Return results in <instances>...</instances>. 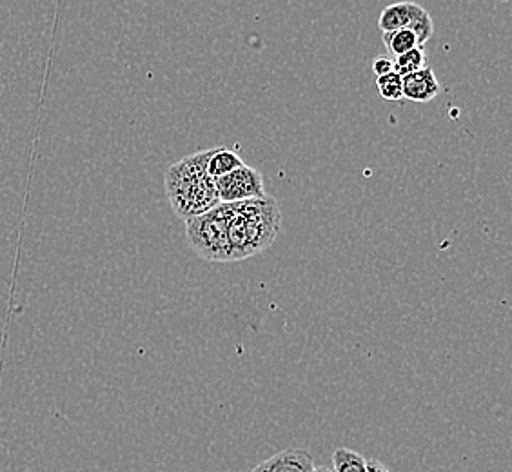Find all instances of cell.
I'll return each mask as SVG.
<instances>
[{"mask_svg": "<svg viewBox=\"0 0 512 472\" xmlns=\"http://www.w3.org/2000/svg\"><path fill=\"white\" fill-rule=\"evenodd\" d=\"M227 236L231 262L246 260L273 246L282 226V215L273 197L251 198L227 204Z\"/></svg>", "mask_w": 512, "mask_h": 472, "instance_id": "obj_1", "label": "cell"}, {"mask_svg": "<svg viewBox=\"0 0 512 472\" xmlns=\"http://www.w3.org/2000/svg\"><path fill=\"white\" fill-rule=\"evenodd\" d=\"M211 149L198 151L169 166L164 189L175 215L182 220L204 215L220 204L217 184L207 173Z\"/></svg>", "mask_w": 512, "mask_h": 472, "instance_id": "obj_2", "label": "cell"}, {"mask_svg": "<svg viewBox=\"0 0 512 472\" xmlns=\"http://www.w3.org/2000/svg\"><path fill=\"white\" fill-rule=\"evenodd\" d=\"M227 204H218L204 215L186 220L188 244L207 262H231V246L227 236Z\"/></svg>", "mask_w": 512, "mask_h": 472, "instance_id": "obj_3", "label": "cell"}, {"mask_svg": "<svg viewBox=\"0 0 512 472\" xmlns=\"http://www.w3.org/2000/svg\"><path fill=\"white\" fill-rule=\"evenodd\" d=\"M215 184H217L220 204H233V202H242L251 198L266 197L262 173L246 164L226 177L217 178Z\"/></svg>", "mask_w": 512, "mask_h": 472, "instance_id": "obj_4", "label": "cell"}, {"mask_svg": "<svg viewBox=\"0 0 512 472\" xmlns=\"http://www.w3.org/2000/svg\"><path fill=\"white\" fill-rule=\"evenodd\" d=\"M249 472H315V463L306 449L289 447L286 451L273 454Z\"/></svg>", "mask_w": 512, "mask_h": 472, "instance_id": "obj_5", "label": "cell"}, {"mask_svg": "<svg viewBox=\"0 0 512 472\" xmlns=\"http://www.w3.org/2000/svg\"><path fill=\"white\" fill-rule=\"evenodd\" d=\"M402 86H404V99L418 102V104L436 99L442 89L433 69L429 66L407 77H402Z\"/></svg>", "mask_w": 512, "mask_h": 472, "instance_id": "obj_6", "label": "cell"}, {"mask_svg": "<svg viewBox=\"0 0 512 472\" xmlns=\"http://www.w3.org/2000/svg\"><path fill=\"white\" fill-rule=\"evenodd\" d=\"M416 2H396L387 6L380 19H378V28L382 33H391L396 30H407L411 20H413Z\"/></svg>", "mask_w": 512, "mask_h": 472, "instance_id": "obj_7", "label": "cell"}, {"mask_svg": "<svg viewBox=\"0 0 512 472\" xmlns=\"http://www.w3.org/2000/svg\"><path fill=\"white\" fill-rule=\"evenodd\" d=\"M240 166H244L242 158L238 157V153L231 151V149L213 148L211 149V155L207 158V173L213 180L226 177Z\"/></svg>", "mask_w": 512, "mask_h": 472, "instance_id": "obj_8", "label": "cell"}, {"mask_svg": "<svg viewBox=\"0 0 512 472\" xmlns=\"http://www.w3.org/2000/svg\"><path fill=\"white\" fill-rule=\"evenodd\" d=\"M382 39H384L385 48L393 55L394 59L404 55L407 51L414 50V48H420V42L416 39L411 30H396L391 33H382Z\"/></svg>", "mask_w": 512, "mask_h": 472, "instance_id": "obj_9", "label": "cell"}, {"mask_svg": "<svg viewBox=\"0 0 512 472\" xmlns=\"http://www.w3.org/2000/svg\"><path fill=\"white\" fill-rule=\"evenodd\" d=\"M333 472H369L367 458L347 447H338L333 454Z\"/></svg>", "mask_w": 512, "mask_h": 472, "instance_id": "obj_10", "label": "cell"}, {"mask_svg": "<svg viewBox=\"0 0 512 472\" xmlns=\"http://www.w3.org/2000/svg\"><path fill=\"white\" fill-rule=\"evenodd\" d=\"M424 68H427V55H425L424 46L407 51V53L396 57V60H394V71L400 77H407V75Z\"/></svg>", "mask_w": 512, "mask_h": 472, "instance_id": "obj_11", "label": "cell"}, {"mask_svg": "<svg viewBox=\"0 0 512 472\" xmlns=\"http://www.w3.org/2000/svg\"><path fill=\"white\" fill-rule=\"evenodd\" d=\"M407 30L413 31L416 35V39L420 42V46H425V42H429L434 33V24L429 11L422 8L420 4H416V10H414L413 20L409 24Z\"/></svg>", "mask_w": 512, "mask_h": 472, "instance_id": "obj_12", "label": "cell"}, {"mask_svg": "<svg viewBox=\"0 0 512 472\" xmlns=\"http://www.w3.org/2000/svg\"><path fill=\"white\" fill-rule=\"evenodd\" d=\"M376 86H378V93H380V97L384 100L396 102V100L404 99L402 77H400L396 71H394V73H389V75H385V77H378V79H376Z\"/></svg>", "mask_w": 512, "mask_h": 472, "instance_id": "obj_13", "label": "cell"}, {"mask_svg": "<svg viewBox=\"0 0 512 472\" xmlns=\"http://www.w3.org/2000/svg\"><path fill=\"white\" fill-rule=\"evenodd\" d=\"M373 71H375L376 79L394 73V60L387 59V57H376L373 62Z\"/></svg>", "mask_w": 512, "mask_h": 472, "instance_id": "obj_14", "label": "cell"}, {"mask_svg": "<svg viewBox=\"0 0 512 472\" xmlns=\"http://www.w3.org/2000/svg\"><path fill=\"white\" fill-rule=\"evenodd\" d=\"M367 471L369 472H391L387 467H385L384 463L378 462L375 458H371V460H367Z\"/></svg>", "mask_w": 512, "mask_h": 472, "instance_id": "obj_15", "label": "cell"}, {"mask_svg": "<svg viewBox=\"0 0 512 472\" xmlns=\"http://www.w3.org/2000/svg\"><path fill=\"white\" fill-rule=\"evenodd\" d=\"M315 472H333L329 467H315Z\"/></svg>", "mask_w": 512, "mask_h": 472, "instance_id": "obj_16", "label": "cell"}]
</instances>
